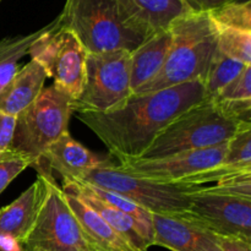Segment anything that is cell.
<instances>
[{
    "instance_id": "obj_1",
    "label": "cell",
    "mask_w": 251,
    "mask_h": 251,
    "mask_svg": "<svg viewBox=\"0 0 251 251\" xmlns=\"http://www.w3.org/2000/svg\"><path fill=\"white\" fill-rule=\"evenodd\" d=\"M206 100L202 81H191L144 95L107 113H77V119L107 147L118 163L141 158L159 132Z\"/></svg>"
},
{
    "instance_id": "obj_2",
    "label": "cell",
    "mask_w": 251,
    "mask_h": 251,
    "mask_svg": "<svg viewBox=\"0 0 251 251\" xmlns=\"http://www.w3.org/2000/svg\"><path fill=\"white\" fill-rule=\"evenodd\" d=\"M171 47L161 71L132 95H144L191 81L205 82L217 51V29L208 12H188L169 26Z\"/></svg>"
},
{
    "instance_id": "obj_3",
    "label": "cell",
    "mask_w": 251,
    "mask_h": 251,
    "mask_svg": "<svg viewBox=\"0 0 251 251\" xmlns=\"http://www.w3.org/2000/svg\"><path fill=\"white\" fill-rule=\"evenodd\" d=\"M242 124L226 117L211 100H205L162 130L141 158H163L227 144Z\"/></svg>"
},
{
    "instance_id": "obj_4",
    "label": "cell",
    "mask_w": 251,
    "mask_h": 251,
    "mask_svg": "<svg viewBox=\"0 0 251 251\" xmlns=\"http://www.w3.org/2000/svg\"><path fill=\"white\" fill-rule=\"evenodd\" d=\"M59 16L87 53H131L146 39L124 24L115 0H66Z\"/></svg>"
},
{
    "instance_id": "obj_5",
    "label": "cell",
    "mask_w": 251,
    "mask_h": 251,
    "mask_svg": "<svg viewBox=\"0 0 251 251\" xmlns=\"http://www.w3.org/2000/svg\"><path fill=\"white\" fill-rule=\"evenodd\" d=\"M73 100L54 87H44L41 95L16 117L11 152L25 157L31 167L38 164L44 152L69 131Z\"/></svg>"
},
{
    "instance_id": "obj_6",
    "label": "cell",
    "mask_w": 251,
    "mask_h": 251,
    "mask_svg": "<svg viewBox=\"0 0 251 251\" xmlns=\"http://www.w3.org/2000/svg\"><path fill=\"white\" fill-rule=\"evenodd\" d=\"M43 180V194L34 223L22 243L25 251H91L53 173L36 169Z\"/></svg>"
},
{
    "instance_id": "obj_7",
    "label": "cell",
    "mask_w": 251,
    "mask_h": 251,
    "mask_svg": "<svg viewBox=\"0 0 251 251\" xmlns=\"http://www.w3.org/2000/svg\"><path fill=\"white\" fill-rule=\"evenodd\" d=\"M31 60L46 70L53 86L75 100L85 81L87 51L77 37L61 25L60 16L48 25L28 51Z\"/></svg>"
},
{
    "instance_id": "obj_8",
    "label": "cell",
    "mask_w": 251,
    "mask_h": 251,
    "mask_svg": "<svg viewBox=\"0 0 251 251\" xmlns=\"http://www.w3.org/2000/svg\"><path fill=\"white\" fill-rule=\"evenodd\" d=\"M132 96L130 51L87 53L85 81L74 113H107L118 109Z\"/></svg>"
},
{
    "instance_id": "obj_9",
    "label": "cell",
    "mask_w": 251,
    "mask_h": 251,
    "mask_svg": "<svg viewBox=\"0 0 251 251\" xmlns=\"http://www.w3.org/2000/svg\"><path fill=\"white\" fill-rule=\"evenodd\" d=\"M83 181L125 196L151 213H185L190 194L198 186L158 183L120 171L113 161L91 172Z\"/></svg>"
},
{
    "instance_id": "obj_10",
    "label": "cell",
    "mask_w": 251,
    "mask_h": 251,
    "mask_svg": "<svg viewBox=\"0 0 251 251\" xmlns=\"http://www.w3.org/2000/svg\"><path fill=\"white\" fill-rule=\"evenodd\" d=\"M186 215L216 235L251 243V199L218 185L198 186L190 194Z\"/></svg>"
},
{
    "instance_id": "obj_11",
    "label": "cell",
    "mask_w": 251,
    "mask_h": 251,
    "mask_svg": "<svg viewBox=\"0 0 251 251\" xmlns=\"http://www.w3.org/2000/svg\"><path fill=\"white\" fill-rule=\"evenodd\" d=\"M226 151L227 144H223L163 158L134 159L117 163V167L123 172L158 183L198 186L199 176L220 167L223 163Z\"/></svg>"
},
{
    "instance_id": "obj_12",
    "label": "cell",
    "mask_w": 251,
    "mask_h": 251,
    "mask_svg": "<svg viewBox=\"0 0 251 251\" xmlns=\"http://www.w3.org/2000/svg\"><path fill=\"white\" fill-rule=\"evenodd\" d=\"M153 245L171 251H222L218 235L186 213H152Z\"/></svg>"
},
{
    "instance_id": "obj_13",
    "label": "cell",
    "mask_w": 251,
    "mask_h": 251,
    "mask_svg": "<svg viewBox=\"0 0 251 251\" xmlns=\"http://www.w3.org/2000/svg\"><path fill=\"white\" fill-rule=\"evenodd\" d=\"M113 157H102L74 139L70 132L61 135L48 147L34 169L43 168L56 172L64 180H85L98 167L112 161Z\"/></svg>"
},
{
    "instance_id": "obj_14",
    "label": "cell",
    "mask_w": 251,
    "mask_h": 251,
    "mask_svg": "<svg viewBox=\"0 0 251 251\" xmlns=\"http://www.w3.org/2000/svg\"><path fill=\"white\" fill-rule=\"evenodd\" d=\"M124 24L147 38L168 29L176 17L190 12L181 0H115Z\"/></svg>"
},
{
    "instance_id": "obj_15",
    "label": "cell",
    "mask_w": 251,
    "mask_h": 251,
    "mask_svg": "<svg viewBox=\"0 0 251 251\" xmlns=\"http://www.w3.org/2000/svg\"><path fill=\"white\" fill-rule=\"evenodd\" d=\"M61 189L64 191L76 194L77 196H80L135 251H147L150 248L153 247V233L145 229L132 217L120 212L119 210L107 205L102 200L96 198L90 191L86 190L78 181L64 180Z\"/></svg>"
},
{
    "instance_id": "obj_16",
    "label": "cell",
    "mask_w": 251,
    "mask_h": 251,
    "mask_svg": "<svg viewBox=\"0 0 251 251\" xmlns=\"http://www.w3.org/2000/svg\"><path fill=\"white\" fill-rule=\"evenodd\" d=\"M64 194L91 251H135L80 196L68 191Z\"/></svg>"
},
{
    "instance_id": "obj_17",
    "label": "cell",
    "mask_w": 251,
    "mask_h": 251,
    "mask_svg": "<svg viewBox=\"0 0 251 251\" xmlns=\"http://www.w3.org/2000/svg\"><path fill=\"white\" fill-rule=\"evenodd\" d=\"M43 194V180H37L10 205L0 208V238L22 245L34 223Z\"/></svg>"
},
{
    "instance_id": "obj_18",
    "label": "cell",
    "mask_w": 251,
    "mask_h": 251,
    "mask_svg": "<svg viewBox=\"0 0 251 251\" xmlns=\"http://www.w3.org/2000/svg\"><path fill=\"white\" fill-rule=\"evenodd\" d=\"M47 78L46 70L37 61L25 64L0 92V112L17 117L41 95Z\"/></svg>"
},
{
    "instance_id": "obj_19",
    "label": "cell",
    "mask_w": 251,
    "mask_h": 251,
    "mask_svg": "<svg viewBox=\"0 0 251 251\" xmlns=\"http://www.w3.org/2000/svg\"><path fill=\"white\" fill-rule=\"evenodd\" d=\"M171 47L169 29L147 37L130 53V86L135 93L141 86L156 77L161 71Z\"/></svg>"
},
{
    "instance_id": "obj_20",
    "label": "cell",
    "mask_w": 251,
    "mask_h": 251,
    "mask_svg": "<svg viewBox=\"0 0 251 251\" xmlns=\"http://www.w3.org/2000/svg\"><path fill=\"white\" fill-rule=\"evenodd\" d=\"M211 102L230 119L251 124V65L226 86Z\"/></svg>"
},
{
    "instance_id": "obj_21",
    "label": "cell",
    "mask_w": 251,
    "mask_h": 251,
    "mask_svg": "<svg viewBox=\"0 0 251 251\" xmlns=\"http://www.w3.org/2000/svg\"><path fill=\"white\" fill-rule=\"evenodd\" d=\"M46 26L28 34L5 37L0 39V92L20 69L19 61L28 54L33 42L41 36Z\"/></svg>"
},
{
    "instance_id": "obj_22",
    "label": "cell",
    "mask_w": 251,
    "mask_h": 251,
    "mask_svg": "<svg viewBox=\"0 0 251 251\" xmlns=\"http://www.w3.org/2000/svg\"><path fill=\"white\" fill-rule=\"evenodd\" d=\"M245 64L225 56L220 51H216L213 60L211 63L210 70H208L207 77L205 82L206 100H212L223 88L229 85L234 78L240 75L245 69Z\"/></svg>"
},
{
    "instance_id": "obj_23",
    "label": "cell",
    "mask_w": 251,
    "mask_h": 251,
    "mask_svg": "<svg viewBox=\"0 0 251 251\" xmlns=\"http://www.w3.org/2000/svg\"><path fill=\"white\" fill-rule=\"evenodd\" d=\"M216 29L217 50L227 58L251 65V31L228 27H216Z\"/></svg>"
},
{
    "instance_id": "obj_24",
    "label": "cell",
    "mask_w": 251,
    "mask_h": 251,
    "mask_svg": "<svg viewBox=\"0 0 251 251\" xmlns=\"http://www.w3.org/2000/svg\"><path fill=\"white\" fill-rule=\"evenodd\" d=\"M76 181H78V183H80L86 190L90 191L92 195H95L96 198L102 200L103 202H105L107 205L119 210L120 212L132 217L135 221H137V222H139L145 229L153 233V229H152V213L151 212L146 211L145 208L140 207L139 205L132 202L131 200H129V199L125 198V196L120 195V194L114 193V191L98 188V186L87 183V181H83V180H76Z\"/></svg>"
},
{
    "instance_id": "obj_25",
    "label": "cell",
    "mask_w": 251,
    "mask_h": 251,
    "mask_svg": "<svg viewBox=\"0 0 251 251\" xmlns=\"http://www.w3.org/2000/svg\"><path fill=\"white\" fill-rule=\"evenodd\" d=\"M223 166L238 173L251 172V124L243 123L227 142Z\"/></svg>"
},
{
    "instance_id": "obj_26",
    "label": "cell",
    "mask_w": 251,
    "mask_h": 251,
    "mask_svg": "<svg viewBox=\"0 0 251 251\" xmlns=\"http://www.w3.org/2000/svg\"><path fill=\"white\" fill-rule=\"evenodd\" d=\"M216 27L240 28L251 31V0L232 1L208 11Z\"/></svg>"
},
{
    "instance_id": "obj_27",
    "label": "cell",
    "mask_w": 251,
    "mask_h": 251,
    "mask_svg": "<svg viewBox=\"0 0 251 251\" xmlns=\"http://www.w3.org/2000/svg\"><path fill=\"white\" fill-rule=\"evenodd\" d=\"M28 167H31V162L14 152H10L4 158L0 159V194Z\"/></svg>"
},
{
    "instance_id": "obj_28",
    "label": "cell",
    "mask_w": 251,
    "mask_h": 251,
    "mask_svg": "<svg viewBox=\"0 0 251 251\" xmlns=\"http://www.w3.org/2000/svg\"><path fill=\"white\" fill-rule=\"evenodd\" d=\"M16 117L0 112V159L11 152Z\"/></svg>"
},
{
    "instance_id": "obj_29",
    "label": "cell",
    "mask_w": 251,
    "mask_h": 251,
    "mask_svg": "<svg viewBox=\"0 0 251 251\" xmlns=\"http://www.w3.org/2000/svg\"><path fill=\"white\" fill-rule=\"evenodd\" d=\"M193 12H208L227 2L240 1V0H181Z\"/></svg>"
},
{
    "instance_id": "obj_30",
    "label": "cell",
    "mask_w": 251,
    "mask_h": 251,
    "mask_svg": "<svg viewBox=\"0 0 251 251\" xmlns=\"http://www.w3.org/2000/svg\"><path fill=\"white\" fill-rule=\"evenodd\" d=\"M218 243L222 251H251V243L245 242L239 238L218 235Z\"/></svg>"
},
{
    "instance_id": "obj_31",
    "label": "cell",
    "mask_w": 251,
    "mask_h": 251,
    "mask_svg": "<svg viewBox=\"0 0 251 251\" xmlns=\"http://www.w3.org/2000/svg\"><path fill=\"white\" fill-rule=\"evenodd\" d=\"M0 251H6V250H4L1 247H0Z\"/></svg>"
},
{
    "instance_id": "obj_32",
    "label": "cell",
    "mask_w": 251,
    "mask_h": 251,
    "mask_svg": "<svg viewBox=\"0 0 251 251\" xmlns=\"http://www.w3.org/2000/svg\"><path fill=\"white\" fill-rule=\"evenodd\" d=\"M2 1H4V0H0V4H1V2H2Z\"/></svg>"
}]
</instances>
